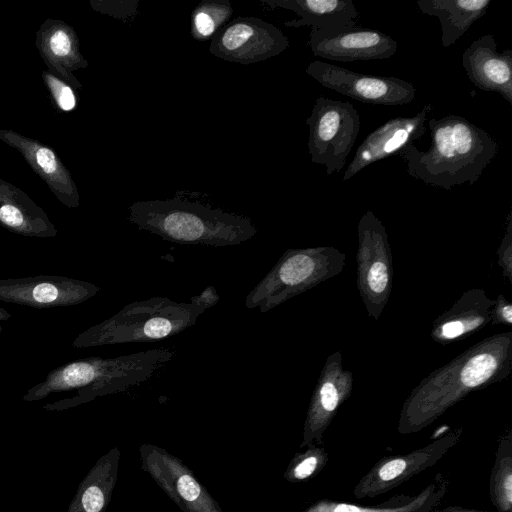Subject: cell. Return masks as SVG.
<instances>
[{"label":"cell","mask_w":512,"mask_h":512,"mask_svg":"<svg viewBox=\"0 0 512 512\" xmlns=\"http://www.w3.org/2000/svg\"><path fill=\"white\" fill-rule=\"evenodd\" d=\"M219 295L216 289L210 285L200 294L191 298L190 303L204 307L206 310L213 307L219 301Z\"/></svg>","instance_id":"cell-25"},{"label":"cell","mask_w":512,"mask_h":512,"mask_svg":"<svg viewBox=\"0 0 512 512\" xmlns=\"http://www.w3.org/2000/svg\"><path fill=\"white\" fill-rule=\"evenodd\" d=\"M465 331L462 322L451 321L444 324L441 328V334L446 339H453L461 335Z\"/></svg>","instance_id":"cell-27"},{"label":"cell","mask_w":512,"mask_h":512,"mask_svg":"<svg viewBox=\"0 0 512 512\" xmlns=\"http://www.w3.org/2000/svg\"><path fill=\"white\" fill-rule=\"evenodd\" d=\"M368 285L375 293H381L388 284V273L386 266L381 262L374 263L367 275Z\"/></svg>","instance_id":"cell-24"},{"label":"cell","mask_w":512,"mask_h":512,"mask_svg":"<svg viewBox=\"0 0 512 512\" xmlns=\"http://www.w3.org/2000/svg\"><path fill=\"white\" fill-rule=\"evenodd\" d=\"M42 77L57 106L62 111L73 110L76 106V96L72 87L49 71L43 72Z\"/></svg>","instance_id":"cell-22"},{"label":"cell","mask_w":512,"mask_h":512,"mask_svg":"<svg viewBox=\"0 0 512 512\" xmlns=\"http://www.w3.org/2000/svg\"><path fill=\"white\" fill-rule=\"evenodd\" d=\"M90 4L95 11L127 22L137 14L139 0H98Z\"/></svg>","instance_id":"cell-23"},{"label":"cell","mask_w":512,"mask_h":512,"mask_svg":"<svg viewBox=\"0 0 512 512\" xmlns=\"http://www.w3.org/2000/svg\"><path fill=\"white\" fill-rule=\"evenodd\" d=\"M312 163L324 165L326 174L340 172L360 131V115L349 102L319 96L306 119Z\"/></svg>","instance_id":"cell-4"},{"label":"cell","mask_w":512,"mask_h":512,"mask_svg":"<svg viewBox=\"0 0 512 512\" xmlns=\"http://www.w3.org/2000/svg\"><path fill=\"white\" fill-rule=\"evenodd\" d=\"M233 14L229 0H202L191 14V36L198 41L211 39Z\"/></svg>","instance_id":"cell-19"},{"label":"cell","mask_w":512,"mask_h":512,"mask_svg":"<svg viewBox=\"0 0 512 512\" xmlns=\"http://www.w3.org/2000/svg\"><path fill=\"white\" fill-rule=\"evenodd\" d=\"M36 45L49 72L75 89L82 87L73 72L86 68L74 29L59 20H46L37 32Z\"/></svg>","instance_id":"cell-13"},{"label":"cell","mask_w":512,"mask_h":512,"mask_svg":"<svg viewBox=\"0 0 512 512\" xmlns=\"http://www.w3.org/2000/svg\"><path fill=\"white\" fill-rule=\"evenodd\" d=\"M511 310H512V308L509 305L504 307V309H503V315L506 318L508 323H511V316H512Z\"/></svg>","instance_id":"cell-29"},{"label":"cell","mask_w":512,"mask_h":512,"mask_svg":"<svg viewBox=\"0 0 512 512\" xmlns=\"http://www.w3.org/2000/svg\"><path fill=\"white\" fill-rule=\"evenodd\" d=\"M296 453L284 472L290 483L306 482L318 475L327 465L329 456L321 444L312 443Z\"/></svg>","instance_id":"cell-20"},{"label":"cell","mask_w":512,"mask_h":512,"mask_svg":"<svg viewBox=\"0 0 512 512\" xmlns=\"http://www.w3.org/2000/svg\"><path fill=\"white\" fill-rule=\"evenodd\" d=\"M418 9L438 18L444 48L455 44L487 11L491 0H419Z\"/></svg>","instance_id":"cell-17"},{"label":"cell","mask_w":512,"mask_h":512,"mask_svg":"<svg viewBox=\"0 0 512 512\" xmlns=\"http://www.w3.org/2000/svg\"><path fill=\"white\" fill-rule=\"evenodd\" d=\"M33 298L40 303H48L58 296L57 288L49 283H42L33 289Z\"/></svg>","instance_id":"cell-26"},{"label":"cell","mask_w":512,"mask_h":512,"mask_svg":"<svg viewBox=\"0 0 512 512\" xmlns=\"http://www.w3.org/2000/svg\"><path fill=\"white\" fill-rule=\"evenodd\" d=\"M140 467L182 512H224L194 475L178 457L153 444L139 447Z\"/></svg>","instance_id":"cell-6"},{"label":"cell","mask_w":512,"mask_h":512,"mask_svg":"<svg viewBox=\"0 0 512 512\" xmlns=\"http://www.w3.org/2000/svg\"><path fill=\"white\" fill-rule=\"evenodd\" d=\"M306 73L323 87L367 104L405 105L416 95L414 85L403 79L363 74L318 60L307 66Z\"/></svg>","instance_id":"cell-7"},{"label":"cell","mask_w":512,"mask_h":512,"mask_svg":"<svg viewBox=\"0 0 512 512\" xmlns=\"http://www.w3.org/2000/svg\"><path fill=\"white\" fill-rule=\"evenodd\" d=\"M434 512H490L484 510L468 509L460 506H448L443 509H436Z\"/></svg>","instance_id":"cell-28"},{"label":"cell","mask_w":512,"mask_h":512,"mask_svg":"<svg viewBox=\"0 0 512 512\" xmlns=\"http://www.w3.org/2000/svg\"><path fill=\"white\" fill-rule=\"evenodd\" d=\"M461 430L452 431L404 455L380 459L353 489L357 499L373 498L398 487L413 476L434 466L459 441Z\"/></svg>","instance_id":"cell-8"},{"label":"cell","mask_w":512,"mask_h":512,"mask_svg":"<svg viewBox=\"0 0 512 512\" xmlns=\"http://www.w3.org/2000/svg\"><path fill=\"white\" fill-rule=\"evenodd\" d=\"M447 488L448 480L438 473L432 483L414 496L399 494L372 506L321 499L309 505L303 512H434Z\"/></svg>","instance_id":"cell-15"},{"label":"cell","mask_w":512,"mask_h":512,"mask_svg":"<svg viewBox=\"0 0 512 512\" xmlns=\"http://www.w3.org/2000/svg\"><path fill=\"white\" fill-rule=\"evenodd\" d=\"M489 496L498 512H512V433L503 435L489 479Z\"/></svg>","instance_id":"cell-18"},{"label":"cell","mask_w":512,"mask_h":512,"mask_svg":"<svg viewBox=\"0 0 512 512\" xmlns=\"http://www.w3.org/2000/svg\"><path fill=\"white\" fill-rule=\"evenodd\" d=\"M469 80L480 90L496 92L512 105V50H497L493 35L474 40L462 55Z\"/></svg>","instance_id":"cell-11"},{"label":"cell","mask_w":512,"mask_h":512,"mask_svg":"<svg viewBox=\"0 0 512 512\" xmlns=\"http://www.w3.org/2000/svg\"><path fill=\"white\" fill-rule=\"evenodd\" d=\"M120 450L101 456L78 485L67 512H105L117 482Z\"/></svg>","instance_id":"cell-16"},{"label":"cell","mask_w":512,"mask_h":512,"mask_svg":"<svg viewBox=\"0 0 512 512\" xmlns=\"http://www.w3.org/2000/svg\"><path fill=\"white\" fill-rule=\"evenodd\" d=\"M129 220L139 229L178 244L232 246L257 233L249 218L192 199L182 191L165 200L134 202Z\"/></svg>","instance_id":"cell-2"},{"label":"cell","mask_w":512,"mask_h":512,"mask_svg":"<svg viewBox=\"0 0 512 512\" xmlns=\"http://www.w3.org/2000/svg\"><path fill=\"white\" fill-rule=\"evenodd\" d=\"M271 8L294 12L298 18L286 21L291 28L328 29L355 26L360 16L351 0H260Z\"/></svg>","instance_id":"cell-14"},{"label":"cell","mask_w":512,"mask_h":512,"mask_svg":"<svg viewBox=\"0 0 512 512\" xmlns=\"http://www.w3.org/2000/svg\"><path fill=\"white\" fill-rule=\"evenodd\" d=\"M288 47V38L272 23L238 16L211 38L209 51L222 60L249 65L277 56Z\"/></svg>","instance_id":"cell-5"},{"label":"cell","mask_w":512,"mask_h":512,"mask_svg":"<svg viewBox=\"0 0 512 512\" xmlns=\"http://www.w3.org/2000/svg\"><path fill=\"white\" fill-rule=\"evenodd\" d=\"M431 104L425 105L415 116L395 117L377 127L358 146L353 159L343 174V180L354 177L367 166L400 153L410 144L420 139L427 128V115L432 111Z\"/></svg>","instance_id":"cell-10"},{"label":"cell","mask_w":512,"mask_h":512,"mask_svg":"<svg viewBox=\"0 0 512 512\" xmlns=\"http://www.w3.org/2000/svg\"><path fill=\"white\" fill-rule=\"evenodd\" d=\"M205 310L167 297L134 301L102 325L97 341L135 343L167 339L195 325Z\"/></svg>","instance_id":"cell-3"},{"label":"cell","mask_w":512,"mask_h":512,"mask_svg":"<svg viewBox=\"0 0 512 512\" xmlns=\"http://www.w3.org/2000/svg\"><path fill=\"white\" fill-rule=\"evenodd\" d=\"M0 139L22 154L61 201L70 206L78 205L79 194L72 175L50 147L7 129H0Z\"/></svg>","instance_id":"cell-12"},{"label":"cell","mask_w":512,"mask_h":512,"mask_svg":"<svg viewBox=\"0 0 512 512\" xmlns=\"http://www.w3.org/2000/svg\"><path fill=\"white\" fill-rule=\"evenodd\" d=\"M308 45L315 56L338 62L388 59L398 47L384 32L356 25L312 29Z\"/></svg>","instance_id":"cell-9"},{"label":"cell","mask_w":512,"mask_h":512,"mask_svg":"<svg viewBox=\"0 0 512 512\" xmlns=\"http://www.w3.org/2000/svg\"><path fill=\"white\" fill-rule=\"evenodd\" d=\"M428 128L432 139L428 150L410 144L399 155L408 174L427 185L446 190L473 185L498 153V143L462 116L429 119Z\"/></svg>","instance_id":"cell-1"},{"label":"cell","mask_w":512,"mask_h":512,"mask_svg":"<svg viewBox=\"0 0 512 512\" xmlns=\"http://www.w3.org/2000/svg\"><path fill=\"white\" fill-rule=\"evenodd\" d=\"M497 367L496 358L489 353H481L471 358L460 374L465 388H474L487 381Z\"/></svg>","instance_id":"cell-21"}]
</instances>
